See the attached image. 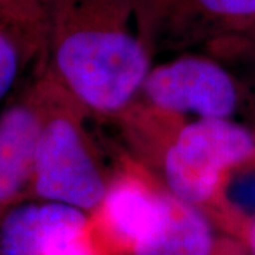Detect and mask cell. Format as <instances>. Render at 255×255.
I'll list each match as a JSON object with an SVG mask.
<instances>
[{
	"label": "cell",
	"instance_id": "obj_1",
	"mask_svg": "<svg viewBox=\"0 0 255 255\" xmlns=\"http://www.w3.org/2000/svg\"><path fill=\"white\" fill-rule=\"evenodd\" d=\"M152 67L136 0H47L46 68L92 115L119 118Z\"/></svg>",
	"mask_w": 255,
	"mask_h": 255
},
{
	"label": "cell",
	"instance_id": "obj_2",
	"mask_svg": "<svg viewBox=\"0 0 255 255\" xmlns=\"http://www.w3.org/2000/svg\"><path fill=\"white\" fill-rule=\"evenodd\" d=\"M44 117L37 143L30 200L54 201L91 216L104 200L111 179L92 137V114L47 68L41 73Z\"/></svg>",
	"mask_w": 255,
	"mask_h": 255
},
{
	"label": "cell",
	"instance_id": "obj_3",
	"mask_svg": "<svg viewBox=\"0 0 255 255\" xmlns=\"http://www.w3.org/2000/svg\"><path fill=\"white\" fill-rule=\"evenodd\" d=\"M254 157L250 128L233 119H197L174 132L156 166L166 190L203 210L214 204L224 176Z\"/></svg>",
	"mask_w": 255,
	"mask_h": 255
},
{
	"label": "cell",
	"instance_id": "obj_4",
	"mask_svg": "<svg viewBox=\"0 0 255 255\" xmlns=\"http://www.w3.org/2000/svg\"><path fill=\"white\" fill-rule=\"evenodd\" d=\"M244 90L223 64L209 55L180 54L153 65L137 95L160 114L183 119H233Z\"/></svg>",
	"mask_w": 255,
	"mask_h": 255
},
{
	"label": "cell",
	"instance_id": "obj_5",
	"mask_svg": "<svg viewBox=\"0 0 255 255\" xmlns=\"http://www.w3.org/2000/svg\"><path fill=\"white\" fill-rule=\"evenodd\" d=\"M136 9L140 36L153 57L211 47L255 24V0H136Z\"/></svg>",
	"mask_w": 255,
	"mask_h": 255
},
{
	"label": "cell",
	"instance_id": "obj_6",
	"mask_svg": "<svg viewBox=\"0 0 255 255\" xmlns=\"http://www.w3.org/2000/svg\"><path fill=\"white\" fill-rule=\"evenodd\" d=\"M170 193L139 162L124 159L94 221L111 243L132 253L133 247L162 221Z\"/></svg>",
	"mask_w": 255,
	"mask_h": 255
},
{
	"label": "cell",
	"instance_id": "obj_7",
	"mask_svg": "<svg viewBox=\"0 0 255 255\" xmlns=\"http://www.w3.org/2000/svg\"><path fill=\"white\" fill-rule=\"evenodd\" d=\"M41 73L0 114V220L14 206L30 200L44 117Z\"/></svg>",
	"mask_w": 255,
	"mask_h": 255
},
{
	"label": "cell",
	"instance_id": "obj_8",
	"mask_svg": "<svg viewBox=\"0 0 255 255\" xmlns=\"http://www.w3.org/2000/svg\"><path fill=\"white\" fill-rule=\"evenodd\" d=\"M47 0H0V102L46 67Z\"/></svg>",
	"mask_w": 255,
	"mask_h": 255
},
{
	"label": "cell",
	"instance_id": "obj_9",
	"mask_svg": "<svg viewBox=\"0 0 255 255\" xmlns=\"http://www.w3.org/2000/svg\"><path fill=\"white\" fill-rule=\"evenodd\" d=\"M91 226V216L61 203L26 200L0 220V255H43L57 238Z\"/></svg>",
	"mask_w": 255,
	"mask_h": 255
},
{
	"label": "cell",
	"instance_id": "obj_10",
	"mask_svg": "<svg viewBox=\"0 0 255 255\" xmlns=\"http://www.w3.org/2000/svg\"><path fill=\"white\" fill-rule=\"evenodd\" d=\"M214 236L204 211L170 194L162 221L132 255H213Z\"/></svg>",
	"mask_w": 255,
	"mask_h": 255
},
{
	"label": "cell",
	"instance_id": "obj_11",
	"mask_svg": "<svg viewBox=\"0 0 255 255\" xmlns=\"http://www.w3.org/2000/svg\"><path fill=\"white\" fill-rule=\"evenodd\" d=\"M214 204L247 220L248 224L255 221V157L224 176Z\"/></svg>",
	"mask_w": 255,
	"mask_h": 255
},
{
	"label": "cell",
	"instance_id": "obj_12",
	"mask_svg": "<svg viewBox=\"0 0 255 255\" xmlns=\"http://www.w3.org/2000/svg\"><path fill=\"white\" fill-rule=\"evenodd\" d=\"M91 228L71 233L54 240L43 255H101L91 236Z\"/></svg>",
	"mask_w": 255,
	"mask_h": 255
},
{
	"label": "cell",
	"instance_id": "obj_13",
	"mask_svg": "<svg viewBox=\"0 0 255 255\" xmlns=\"http://www.w3.org/2000/svg\"><path fill=\"white\" fill-rule=\"evenodd\" d=\"M248 46L255 48V24L253 27L250 28L248 31H246L244 34H241L240 37H236V38H231V40H227V41H221L219 44H214L211 46L210 48H214V47H220V46Z\"/></svg>",
	"mask_w": 255,
	"mask_h": 255
},
{
	"label": "cell",
	"instance_id": "obj_14",
	"mask_svg": "<svg viewBox=\"0 0 255 255\" xmlns=\"http://www.w3.org/2000/svg\"><path fill=\"white\" fill-rule=\"evenodd\" d=\"M246 238L250 253H251V255H255V221H253L251 224H248Z\"/></svg>",
	"mask_w": 255,
	"mask_h": 255
},
{
	"label": "cell",
	"instance_id": "obj_15",
	"mask_svg": "<svg viewBox=\"0 0 255 255\" xmlns=\"http://www.w3.org/2000/svg\"><path fill=\"white\" fill-rule=\"evenodd\" d=\"M251 130H253V133H254V136H255V104H254V128H253Z\"/></svg>",
	"mask_w": 255,
	"mask_h": 255
}]
</instances>
